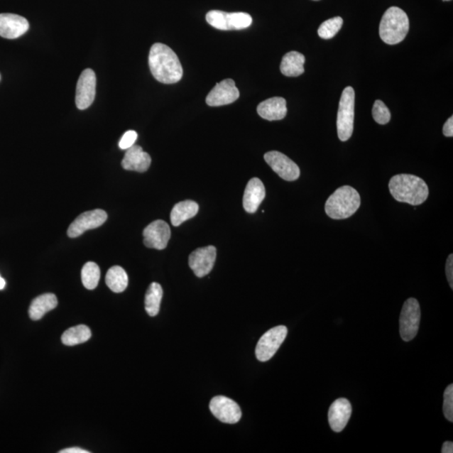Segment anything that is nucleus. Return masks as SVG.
Instances as JSON below:
<instances>
[{
	"label": "nucleus",
	"mask_w": 453,
	"mask_h": 453,
	"mask_svg": "<svg viewBox=\"0 0 453 453\" xmlns=\"http://www.w3.org/2000/svg\"><path fill=\"white\" fill-rule=\"evenodd\" d=\"M149 67L155 80L165 84H173L181 80L183 75L182 64L177 54L163 43L151 46Z\"/></svg>",
	"instance_id": "obj_1"
},
{
	"label": "nucleus",
	"mask_w": 453,
	"mask_h": 453,
	"mask_svg": "<svg viewBox=\"0 0 453 453\" xmlns=\"http://www.w3.org/2000/svg\"><path fill=\"white\" fill-rule=\"evenodd\" d=\"M389 189L397 202L409 203L413 206L422 204L429 196L427 183L414 175H395L391 179Z\"/></svg>",
	"instance_id": "obj_2"
},
{
	"label": "nucleus",
	"mask_w": 453,
	"mask_h": 453,
	"mask_svg": "<svg viewBox=\"0 0 453 453\" xmlns=\"http://www.w3.org/2000/svg\"><path fill=\"white\" fill-rule=\"evenodd\" d=\"M361 204V197L354 188L341 187L328 197L325 205L326 214L336 220L346 219L353 216Z\"/></svg>",
	"instance_id": "obj_3"
},
{
	"label": "nucleus",
	"mask_w": 453,
	"mask_h": 453,
	"mask_svg": "<svg viewBox=\"0 0 453 453\" xmlns=\"http://www.w3.org/2000/svg\"><path fill=\"white\" fill-rule=\"evenodd\" d=\"M410 22L406 13L398 7H391L381 18V38L386 44H399L408 34Z\"/></svg>",
	"instance_id": "obj_4"
},
{
	"label": "nucleus",
	"mask_w": 453,
	"mask_h": 453,
	"mask_svg": "<svg viewBox=\"0 0 453 453\" xmlns=\"http://www.w3.org/2000/svg\"><path fill=\"white\" fill-rule=\"evenodd\" d=\"M355 94L352 87H346L342 94L337 112V136L341 141H349L354 132Z\"/></svg>",
	"instance_id": "obj_5"
},
{
	"label": "nucleus",
	"mask_w": 453,
	"mask_h": 453,
	"mask_svg": "<svg viewBox=\"0 0 453 453\" xmlns=\"http://www.w3.org/2000/svg\"><path fill=\"white\" fill-rule=\"evenodd\" d=\"M206 20L212 27L220 31L246 29L252 24V17L247 13H226L211 11L207 13Z\"/></svg>",
	"instance_id": "obj_6"
},
{
	"label": "nucleus",
	"mask_w": 453,
	"mask_h": 453,
	"mask_svg": "<svg viewBox=\"0 0 453 453\" xmlns=\"http://www.w3.org/2000/svg\"><path fill=\"white\" fill-rule=\"evenodd\" d=\"M420 307L418 300L409 298L402 307L400 317V334L402 340L410 342L417 336L420 322Z\"/></svg>",
	"instance_id": "obj_7"
},
{
	"label": "nucleus",
	"mask_w": 453,
	"mask_h": 453,
	"mask_svg": "<svg viewBox=\"0 0 453 453\" xmlns=\"http://www.w3.org/2000/svg\"><path fill=\"white\" fill-rule=\"evenodd\" d=\"M288 327L278 326L271 328L258 340L256 354L258 361L266 362L274 356L288 336Z\"/></svg>",
	"instance_id": "obj_8"
},
{
	"label": "nucleus",
	"mask_w": 453,
	"mask_h": 453,
	"mask_svg": "<svg viewBox=\"0 0 453 453\" xmlns=\"http://www.w3.org/2000/svg\"><path fill=\"white\" fill-rule=\"evenodd\" d=\"M265 160L271 169L285 181L293 182L300 177L299 166L289 157L279 151L267 152L265 155Z\"/></svg>",
	"instance_id": "obj_9"
},
{
	"label": "nucleus",
	"mask_w": 453,
	"mask_h": 453,
	"mask_svg": "<svg viewBox=\"0 0 453 453\" xmlns=\"http://www.w3.org/2000/svg\"><path fill=\"white\" fill-rule=\"evenodd\" d=\"M209 408L212 415L224 423L235 424L242 417L239 405L226 396L214 397L210 402Z\"/></svg>",
	"instance_id": "obj_10"
},
{
	"label": "nucleus",
	"mask_w": 453,
	"mask_h": 453,
	"mask_svg": "<svg viewBox=\"0 0 453 453\" xmlns=\"http://www.w3.org/2000/svg\"><path fill=\"white\" fill-rule=\"evenodd\" d=\"M107 219V214L102 209L83 212L69 226L67 230L68 237L72 239L80 237L87 230L99 228V226L105 223Z\"/></svg>",
	"instance_id": "obj_11"
},
{
	"label": "nucleus",
	"mask_w": 453,
	"mask_h": 453,
	"mask_svg": "<svg viewBox=\"0 0 453 453\" xmlns=\"http://www.w3.org/2000/svg\"><path fill=\"white\" fill-rule=\"evenodd\" d=\"M96 83L95 72L92 69H86L82 72L76 91V105L78 109H87L94 103Z\"/></svg>",
	"instance_id": "obj_12"
},
{
	"label": "nucleus",
	"mask_w": 453,
	"mask_h": 453,
	"mask_svg": "<svg viewBox=\"0 0 453 453\" xmlns=\"http://www.w3.org/2000/svg\"><path fill=\"white\" fill-rule=\"evenodd\" d=\"M239 98V91L232 80H225L212 89L207 96L206 103L211 107L228 105Z\"/></svg>",
	"instance_id": "obj_13"
},
{
	"label": "nucleus",
	"mask_w": 453,
	"mask_h": 453,
	"mask_svg": "<svg viewBox=\"0 0 453 453\" xmlns=\"http://www.w3.org/2000/svg\"><path fill=\"white\" fill-rule=\"evenodd\" d=\"M217 249L214 246L200 248L189 256V266L197 277L209 275L214 266Z\"/></svg>",
	"instance_id": "obj_14"
},
{
	"label": "nucleus",
	"mask_w": 453,
	"mask_h": 453,
	"mask_svg": "<svg viewBox=\"0 0 453 453\" xmlns=\"http://www.w3.org/2000/svg\"><path fill=\"white\" fill-rule=\"evenodd\" d=\"M144 244L147 248L164 249L170 238V229L163 220H155L148 225L143 232Z\"/></svg>",
	"instance_id": "obj_15"
},
{
	"label": "nucleus",
	"mask_w": 453,
	"mask_h": 453,
	"mask_svg": "<svg viewBox=\"0 0 453 453\" xmlns=\"http://www.w3.org/2000/svg\"><path fill=\"white\" fill-rule=\"evenodd\" d=\"M26 18L15 13H0V36L6 39H16L29 30Z\"/></svg>",
	"instance_id": "obj_16"
},
{
	"label": "nucleus",
	"mask_w": 453,
	"mask_h": 453,
	"mask_svg": "<svg viewBox=\"0 0 453 453\" xmlns=\"http://www.w3.org/2000/svg\"><path fill=\"white\" fill-rule=\"evenodd\" d=\"M352 414V406L345 398L337 399L328 410V422L332 431L341 432L346 427Z\"/></svg>",
	"instance_id": "obj_17"
},
{
	"label": "nucleus",
	"mask_w": 453,
	"mask_h": 453,
	"mask_svg": "<svg viewBox=\"0 0 453 453\" xmlns=\"http://www.w3.org/2000/svg\"><path fill=\"white\" fill-rule=\"evenodd\" d=\"M151 164V155L143 151L142 147L135 145L127 150L121 163L124 170L138 173L146 172Z\"/></svg>",
	"instance_id": "obj_18"
},
{
	"label": "nucleus",
	"mask_w": 453,
	"mask_h": 453,
	"mask_svg": "<svg viewBox=\"0 0 453 453\" xmlns=\"http://www.w3.org/2000/svg\"><path fill=\"white\" fill-rule=\"evenodd\" d=\"M266 197V188L258 178H252L245 188L243 205L249 214H254Z\"/></svg>",
	"instance_id": "obj_19"
},
{
	"label": "nucleus",
	"mask_w": 453,
	"mask_h": 453,
	"mask_svg": "<svg viewBox=\"0 0 453 453\" xmlns=\"http://www.w3.org/2000/svg\"><path fill=\"white\" fill-rule=\"evenodd\" d=\"M257 112L261 118L269 121L283 119L288 114L286 101L280 97H274L258 104Z\"/></svg>",
	"instance_id": "obj_20"
},
{
	"label": "nucleus",
	"mask_w": 453,
	"mask_h": 453,
	"mask_svg": "<svg viewBox=\"0 0 453 453\" xmlns=\"http://www.w3.org/2000/svg\"><path fill=\"white\" fill-rule=\"evenodd\" d=\"M58 305V300L54 294L46 293L39 295L31 304L29 309L30 317L33 321H38L46 313L57 307Z\"/></svg>",
	"instance_id": "obj_21"
},
{
	"label": "nucleus",
	"mask_w": 453,
	"mask_h": 453,
	"mask_svg": "<svg viewBox=\"0 0 453 453\" xmlns=\"http://www.w3.org/2000/svg\"><path fill=\"white\" fill-rule=\"evenodd\" d=\"M304 55L298 52H290L282 58L280 72L286 77H298L304 73Z\"/></svg>",
	"instance_id": "obj_22"
},
{
	"label": "nucleus",
	"mask_w": 453,
	"mask_h": 453,
	"mask_svg": "<svg viewBox=\"0 0 453 453\" xmlns=\"http://www.w3.org/2000/svg\"><path fill=\"white\" fill-rule=\"evenodd\" d=\"M200 206L191 200H186L178 203L173 207L170 214V221L175 226H178L188 219H192L197 214Z\"/></svg>",
	"instance_id": "obj_23"
},
{
	"label": "nucleus",
	"mask_w": 453,
	"mask_h": 453,
	"mask_svg": "<svg viewBox=\"0 0 453 453\" xmlns=\"http://www.w3.org/2000/svg\"><path fill=\"white\" fill-rule=\"evenodd\" d=\"M129 283L127 273L120 266H113L106 275V284L115 293L126 290Z\"/></svg>",
	"instance_id": "obj_24"
},
{
	"label": "nucleus",
	"mask_w": 453,
	"mask_h": 453,
	"mask_svg": "<svg viewBox=\"0 0 453 453\" xmlns=\"http://www.w3.org/2000/svg\"><path fill=\"white\" fill-rule=\"evenodd\" d=\"M163 297V290L158 283L151 284L146 294V311L149 316L155 317L160 312L161 299Z\"/></svg>",
	"instance_id": "obj_25"
},
{
	"label": "nucleus",
	"mask_w": 453,
	"mask_h": 453,
	"mask_svg": "<svg viewBox=\"0 0 453 453\" xmlns=\"http://www.w3.org/2000/svg\"><path fill=\"white\" fill-rule=\"evenodd\" d=\"M92 336L90 328L85 325H78L69 328L62 336L63 344L75 346L89 341Z\"/></svg>",
	"instance_id": "obj_26"
},
{
	"label": "nucleus",
	"mask_w": 453,
	"mask_h": 453,
	"mask_svg": "<svg viewBox=\"0 0 453 453\" xmlns=\"http://www.w3.org/2000/svg\"><path fill=\"white\" fill-rule=\"evenodd\" d=\"M100 280V269L94 262H87L82 270V281L87 290H94Z\"/></svg>",
	"instance_id": "obj_27"
},
{
	"label": "nucleus",
	"mask_w": 453,
	"mask_h": 453,
	"mask_svg": "<svg viewBox=\"0 0 453 453\" xmlns=\"http://www.w3.org/2000/svg\"><path fill=\"white\" fill-rule=\"evenodd\" d=\"M343 24L344 20L339 16L329 18V20L323 22L319 27L318 35L321 38L325 40L334 38L339 33Z\"/></svg>",
	"instance_id": "obj_28"
},
{
	"label": "nucleus",
	"mask_w": 453,
	"mask_h": 453,
	"mask_svg": "<svg viewBox=\"0 0 453 453\" xmlns=\"http://www.w3.org/2000/svg\"><path fill=\"white\" fill-rule=\"evenodd\" d=\"M373 117L376 122L380 124H386L390 122L391 114L387 106L381 100H376L373 107Z\"/></svg>",
	"instance_id": "obj_29"
},
{
	"label": "nucleus",
	"mask_w": 453,
	"mask_h": 453,
	"mask_svg": "<svg viewBox=\"0 0 453 453\" xmlns=\"http://www.w3.org/2000/svg\"><path fill=\"white\" fill-rule=\"evenodd\" d=\"M443 413L447 420L450 422H453V385L448 386L444 392Z\"/></svg>",
	"instance_id": "obj_30"
},
{
	"label": "nucleus",
	"mask_w": 453,
	"mask_h": 453,
	"mask_svg": "<svg viewBox=\"0 0 453 453\" xmlns=\"http://www.w3.org/2000/svg\"><path fill=\"white\" fill-rule=\"evenodd\" d=\"M138 138V133L135 131H129L124 133L121 140L119 141V146L121 150H128L129 148L135 145Z\"/></svg>",
	"instance_id": "obj_31"
},
{
	"label": "nucleus",
	"mask_w": 453,
	"mask_h": 453,
	"mask_svg": "<svg viewBox=\"0 0 453 453\" xmlns=\"http://www.w3.org/2000/svg\"><path fill=\"white\" fill-rule=\"evenodd\" d=\"M446 275L450 288H453V256L450 254L446 263Z\"/></svg>",
	"instance_id": "obj_32"
},
{
	"label": "nucleus",
	"mask_w": 453,
	"mask_h": 453,
	"mask_svg": "<svg viewBox=\"0 0 453 453\" xmlns=\"http://www.w3.org/2000/svg\"><path fill=\"white\" fill-rule=\"evenodd\" d=\"M443 135L446 137H452L453 136V117H450L447 120V122L443 126Z\"/></svg>",
	"instance_id": "obj_33"
},
{
	"label": "nucleus",
	"mask_w": 453,
	"mask_h": 453,
	"mask_svg": "<svg viewBox=\"0 0 453 453\" xmlns=\"http://www.w3.org/2000/svg\"><path fill=\"white\" fill-rule=\"evenodd\" d=\"M60 453H89V451H86L84 449H82L80 447H71L67 448V449H63L59 452Z\"/></svg>",
	"instance_id": "obj_34"
},
{
	"label": "nucleus",
	"mask_w": 453,
	"mask_h": 453,
	"mask_svg": "<svg viewBox=\"0 0 453 453\" xmlns=\"http://www.w3.org/2000/svg\"><path fill=\"white\" fill-rule=\"evenodd\" d=\"M442 453H452L453 452V443L452 442H446L443 443L442 448Z\"/></svg>",
	"instance_id": "obj_35"
},
{
	"label": "nucleus",
	"mask_w": 453,
	"mask_h": 453,
	"mask_svg": "<svg viewBox=\"0 0 453 453\" xmlns=\"http://www.w3.org/2000/svg\"><path fill=\"white\" fill-rule=\"evenodd\" d=\"M6 286V280H4L1 276H0V290H3Z\"/></svg>",
	"instance_id": "obj_36"
},
{
	"label": "nucleus",
	"mask_w": 453,
	"mask_h": 453,
	"mask_svg": "<svg viewBox=\"0 0 453 453\" xmlns=\"http://www.w3.org/2000/svg\"><path fill=\"white\" fill-rule=\"evenodd\" d=\"M445 1H450V0H445Z\"/></svg>",
	"instance_id": "obj_37"
},
{
	"label": "nucleus",
	"mask_w": 453,
	"mask_h": 453,
	"mask_svg": "<svg viewBox=\"0 0 453 453\" xmlns=\"http://www.w3.org/2000/svg\"><path fill=\"white\" fill-rule=\"evenodd\" d=\"M314 1H318V0H314Z\"/></svg>",
	"instance_id": "obj_38"
}]
</instances>
